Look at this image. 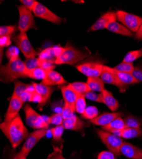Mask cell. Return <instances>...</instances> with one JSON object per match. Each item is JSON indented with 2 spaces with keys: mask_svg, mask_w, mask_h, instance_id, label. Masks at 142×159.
I'll return each instance as SVG.
<instances>
[{
  "mask_svg": "<svg viewBox=\"0 0 142 159\" xmlns=\"http://www.w3.org/2000/svg\"><path fill=\"white\" fill-rule=\"evenodd\" d=\"M0 129L9 140L14 149H16L30 135L19 115L11 120L1 123Z\"/></svg>",
  "mask_w": 142,
  "mask_h": 159,
  "instance_id": "1",
  "label": "cell"
},
{
  "mask_svg": "<svg viewBox=\"0 0 142 159\" xmlns=\"http://www.w3.org/2000/svg\"><path fill=\"white\" fill-rule=\"evenodd\" d=\"M28 71L24 62L19 57L10 60L7 64L1 66L0 78L2 82L10 84L18 78H28Z\"/></svg>",
  "mask_w": 142,
  "mask_h": 159,
  "instance_id": "2",
  "label": "cell"
},
{
  "mask_svg": "<svg viewBox=\"0 0 142 159\" xmlns=\"http://www.w3.org/2000/svg\"><path fill=\"white\" fill-rule=\"evenodd\" d=\"M91 54L89 51H82L74 48L73 46L68 43L57 57L56 64H69L73 65L79 62Z\"/></svg>",
  "mask_w": 142,
  "mask_h": 159,
  "instance_id": "3",
  "label": "cell"
},
{
  "mask_svg": "<svg viewBox=\"0 0 142 159\" xmlns=\"http://www.w3.org/2000/svg\"><path fill=\"white\" fill-rule=\"evenodd\" d=\"M96 131L99 139L108 150L117 157H120L121 155V148L124 143L123 139L103 129H96Z\"/></svg>",
  "mask_w": 142,
  "mask_h": 159,
  "instance_id": "4",
  "label": "cell"
},
{
  "mask_svg": "<svg viewBox=\"0 0 142 159\" xmlns=\"http://www.w3.org/2000/svg\"><path fill=\"white\" fill-rule=\"evenodd\" d=\"M24 111L25 115V122L31 127L34 129H48V119H45L38 114L29 104H25L24 107Z\"/></svg>",
  "mask_w": 142,
  "mask_h": 159,
  "instance_id": "5",
  "label": "cell"
},
{
  "mask_svg": "<svg viewBox=\"0 0 142 159\" xmlns=\"http://www.w3.org/2000/svg\"><path fill=\"white\" fill-rule=\"evenodd\" d=\"M19 13V19L18 30L21 33H26L31 29H36V25L32 11L24 5L18 7Z\"/></svg>",
  "mask_w": 142,
  "mask_h": 159,
  "instance_id": "6",
  "label": "cell"
},
{
  "mask_svg": "<svg viewBox=\"0 0 142 159\" xmlns=\"http://www.w3.org/2000/svg\"><path fill=\"white\" fill-rule=\"evenodd\" d=\"M48 132V129H38L29 135L25 140L21 152L16 156V157H25L28 155L34 146L39 142Z\"/></svg>",
  "mask_w": 142,
  "mask_h": 159,
  "instance_id": "7",
  "label": "cell"
},
{
  "mask_svg": "<svg viewBox=\"0 0 142 159\" xmlns=\"http://www.w3.org/2000/svg\"><path fill=\"white\" fill-rule=\"evenodd\" d=\"M117 19L133 33H136L142 24V17L123 10L116 11Z\"/></svg>",
  "mask_w": 142,
  "mask_h": 159,
  "instance_id": "8",
  "label": "cell"
},
{
  "mask_svg": "<svg viewBox=\"0 0 142 159\" xmlns=\"http://www.w3.org/2000/svg\"><path fill=\"white\" fill-rule=\"evenodd\" d=\"M13 40L25 58L35 57L37 53L31 45L26 33H20L16 36L13 38Z\"/></svg>",
  "mask_w": 142,
  "mask_h": 159,
  "instance_id": "9",
  "label": "cell"
},
{
  "mask_svg": "<svg viewBox=\"0 0 142 159\" xmlns=\"http://www.w3.org/2000/svg\"><path fill=\"white\" fill-rule=\"evenodd\" d=\"M103 65L96 62H87L76 66L81 73L89 77H99L103 70Z\"/></svg>",
  "mask_w": 142,
  "mask_h": 159,
  "instance_id": "10",
  "label": "cell"
},
{
  "mask_svg": "<svg viewBox=\"0 0 142 159\" xmlns=\"http://www.w3.org/2000/svg\"><path fill=\"white\" fill-rule=\"evenodd\" d=\"M33 12L36 17L43 19L55 24H59L63 20L62 18L56 15L54 13L39 2H38Z\"/></svg>",
  "mask_w": 142,
  "mask_h": 159,
  "instance_id": "11",
  "label": "cell"
},
{
  "mask_svg": "<svg viewBox=\"0 0 142 159\" xmlns=\"http://www.w3.org/2000/svg\"><path fill=\"white\" fill-rule=\"evenodd\" d=\"M34 89L40 98V101L38 102V107L41 108L46 104L51 97L52 94L53 93L54 89L52 86L45 85L44 84L32 83Z\"/></svg>",
  "mask_w": 142,
  "mask_h": 159,
  "instance_id": "12",
  "label": "cell"
},
{
  "mask_svg": "<svg viewBox=\"0 0 142 159\" xmlns=\"http://www.w3.org/2000/svg\"><path fill=\"white\" fill-rule=\"evenodd\" d=\"M117 20V15L115 11H108L103 14L89 28V31H95L107 29L108 25Z\"/></svg>",
  "mask_w": 142,
  "mask_h": 159,
  "instance_id": "13",
  "label": "cell"
},
{
  "mask_svg": "<svg viewBox=\"0 0 142 159\" xmlns=\"http://www.w3.org/2000/svg\"><path fill=\"white\" fill-rule=\"evenodd\" d=\"M100 78L105 84L113 85L117 87L121 92H125L127 88L128 87L120 82L117 76L109 70L108 66H107L104 65V66H103V70Z\"/></svg>",
  "mask_w": 142,
  "mask_h": 159,
  "instance_id": "14",
  "label": "cell"
},
{
  "mask_svg": "<svg viewBox=\"0 0 142 159\" xmlns=\"http://www.w3.org/2000/svg\"><path fill=\"white\" fill-rule=\"evenodd\" d=\"M24 103L19 98L11 96L8 110L5 115L4 121H9L16 118L19 115V112Z\"/></svg>",
  "mask_w": 142,
  "mask_h": 159,
  "instance_id": "15",
  "label": "cell"
},
{
  "mask_svg": "<svg viewBox=\"0 0 142 159\" xmlns=\"http://www.w3.org/2000/svg\"><path fill=\"white\" fill-rule=\"evenodd\" d=\"M121 153L130 159H142V149L127 142L124 141Z\"/></svg>",
  "mask_w": 142,
  "mask_h": 159,
  "instance_id": "16",
  "label": "cell"
},
{
  "mask_svg": "<svg viewBox=\"0 0 142 159\" xmlns=\"http://www.w3.org/2000/svg\"><path fill=\"white\" fill-rule=\"evenodd\" d=\"M60 89L64 101V104L68 105L69 107L75 110V104L79 94L73 90L70 84L68 85H62Z\"/></svg>",
  "mask_w": 142,
  "mask_h": 159,
  "instance_id": "17",
  "label": "cell"
},
{
  "mask_svg": "<svg viewBox=\"0 0 142 159\" xmlns=\"http://www.w3.org/2000/svg\"><path fill=\"white\" fill-rule=\"evenodd\" d=\"M122 116H123V113L121 112H107L98 115L93 120H90V123L95 125L101 126L102 127L110 124L115 118Z\"/></svg>",
  "mask_w": 142,
  "mask_h": 159,
  "instance_id": "18",
  "label": "cell"
},
{
  "mask_svg": "<svg viewBox=\"0 0 142 159\" xmlns=\"http://www.w3.org/2000/svg\"><path fill=\"white\" fill-rule=\"evenodd\" d=\"M62 126L64 129L82 132L88 125L80 118L74 115L72 117L64 120Z\"/></svg>",
  "mask_w": 142,
  "mask_h": 159,
  "instance_id": "19",
  "label": "cell"
},
{
  "mask_svg": "<svg viewBox=\"0 0 142 159\" xmlns=\"http://www.w3.org/2000/svg\"><path fill=\"white\" fill-rule=\"evenodd\" d=\"M126 127H127L124 120L122 118V116H120L115 118L110 124L102 127L101 129L119 136L121 130H124Z\"/></svg>",
  "mask_w": 142,
  "mask_h": 159,
  "instance_id": "20",
  "label": "cell"
},
{
  "mask_svg": "<svg viewBox=\"0 0 142 159\" xmlns=\"http://www.w3.org/2000/svg\"><path fill=\"white\" fill-rule=\"evenodd\" d=\"M41 83L45 85L53 86L64 85L66 83V81L60 73L54 70H51L48 71L47 76Z\"/></svg>",
  "mask_w": 142,
  "mask_h": 159,
  "instance_id": "21",
  "label": "cell"
},
{
  "mask_svg": "<svg viewBox=\"0 0 142 159\" xmlns=\"http://www.w3.org/2000/svg\"><path fill=\"white\" fill-rule=\"evenodd\" d=\"M101 96L102 103L105 104L112 111L114 112L118 110L120 106L119 102L113 97L112 92L105 89L101 92Z\"/></svg>",
  "mask_w": 142,
  "mask_h": 159,
  "instance_id": "22",
  "label": "cell"
},
{
  "mask_svg": "<svg viewBox=\"0 0 142 159\" xmlns=\"http://www.w3.org/2000/svg\"><path fill=\"white\" fill-rule=\"evenodd\" d=\"M108 68L112 72H113L117 76L120 82L126 87H128V85H135L137 84H140V82L133 77L131 73L119 71L115 70L113 68L108 67Z\"/></svg>",
  "mask_w": 142,
  "mask_h": 159,
  "instance_id": "23",
  "label": "cell"
},
{
  "mask_svg": "<svg viewBox=\"0 0 142 159\" xmlns=\"http://www.w3.org/2000/svg\"><path fill=\"white\" fill-rule=\"evenodd\" d=\"M107 29L113 33L121 34L122 36L131 37L133 35L132 32L130 30H128L124 25L119 24L116 21L110 23L108 25Z\"/></svg>",
  "mask_w": 142,
  "mask_h": 159,
  "instance_id": "24",
  "label": "cell"
},
{
  "mask_svg": "<svg viewBox=\"0 0 142 159\" xmlns=\"http://www.w3.org/2000/svg\"><path fill=\"white\" fill-rule=\"evenodd\" d=\"M122 139H130L142 136V129L141 128H131L126 127L121 130L119 136Z\"/></svg>",
  "mask_w": 142,
  "mask_h": 159,
  "instance_id": "25",
  "label": "cell"
},
{
  "mask_svg": "<svg viewBox=\"0 0 142 159\" xmlns=\"http://www.w3.org/2000/svg\"><path fill=\"white\" fill-rule=\"evenodd\" d=\"M90 89L93 91L102 92L105 90V83L99 77H89L87 82Z\"/></svg>",
  "mask_w": 142,
  "mask_h": 159,
  "instance_id": "26",
  "label": "cell"
},
{
  "mask_svg": "<svg viewBox=\"0 0 142 159\" xmlns=\"http://www.w3.org/2000/svg\"><path fill=\"white\" fill-rule=\"evenodd\" d=\"M57 57L56 54L54 47H48L40 52L38 59L49 61L52 63L56 64V61Z\"/></svg>",
  "mask_w": 142,
  "mask_h": 159,
  "instance_id": "27",
  "label": "cell"
},
{
  "mask_svg": "<svg viewBox=\"0 0 142 159\" xmlns=\"http://www.w3.org/2000/svg\"><path fill=\"white\" fill-rule=\"evenodd\" d=\"M124 120L127 127L141 128L142 127V116L128 115L124 118Z\"/></svg>",
  "mask_w": 142,
  "mask_h": 159,
  "instance_id": "28",
  "label": "cell"
},
{
  "mask_svg": "<svg viewBox=\"0 0 142 159\" xmlns=\"http://www.w3.org/2000/svg\"><path fill=\"white\" fill-rule=\"evenodd\" d=\"M49 71H47L40 67L28 71V78L34 80H44L47 76Z\"/></svg>",
  "mask_w": 142,
  "mask_h": 159,
  "instance_id": "29",
  "label": "cell"
},
{
  "mask_svg": "<svg viewBox=\"0 0 142 159\" xmlns=\"http://www.w3.org/2000/svg\"><path fill=\"white\" fill-rule=\"evenodd\" d=\"M31 85L25 84L19 81V80H16L14 81V90L13 92L12 96H16L19 98L24 92L28 90Z\"/></svg>",
  "mask_w": 142,
  "mask_h": 159,
  "instance_id": "30",
  "label": "cell"
},
{
  "mask_svg": "<svg viewBox=\"0 0 142 159\" xmlns=\"http://www.w3.org/2000/svg\"><path fill=\"white\" fill-rule=\"evenodd\" d=\"M70 85L79 95L85 96V94L87 92L91 90L90 89L87 84L85 82H73L71 84H70Z\"/></svg>",
  "mask_w": 142,
  "mask_h": 159,
  "instance_id": "31",
  "label": "cell"
},
{
  "mask_svg": "<svg viewBox=\"0 0 142 159\" xmlns=\"http://www.w3.org/2000/svg\"><path fill=\"white\" fill-rule=\"evenodd\" d=\"M141 57H142V48L139 50L129 52L125 56L122 62L133 63V62Z\"/></svg>",
  "mask_w": 142,
  "mask_h": 159,
  "instance_id": "32",
  "label": "cell"
},
{
  "mask_svg": "<svg viewBox=\"0 0 142 159\" xmlns=\"http://www.w3.org/2000/svg\"><path fill=\"white\" fill-rule=\"evenodd\" d=\"M98 108L96 107H94V106H91V107H87L84 113L81 115L82 118L91 120L98 116Z\"/></svg>",
  "mask_w": 142,
  "mask_h": 159,
  "instance_id": "33",
  "label": "cell"
},
{
  "mask_svg": "<svg viewBox=\"0 0 142 159\" xmlns=\"http://www.w3.org/2000/svg\"><path fill=\"white\" fill-rule=\"evenodd\" d=\"M115 70L119 71L124 72V73H132L135 67L133 63L130 62H122L118 65H117L115 67L113 68Z\"/></svg>",
  "mask_w": 142,
  "mask_h": 159,
  "instance_id": "34",
  "label": "cell"
},
{
  "mask_svg": "<svg viewBox=\"0 0 142 159\" xmlns=\"http://www.w3.org/2000/svg\"><path fill=\"white\" fill-rule=\"evenodd\" d=\"M86 101L84 96L79 95L75 104V111L82 115L86 109Z\"/></svg>",
  "mask_w": 142,
  "mask_h": 159,
  "instance_id": "35",
  "label": "cell"
},
{
  "mask_svg": "<svg viewBox=\"0 0 142 159\" xmlns=\"http://www.w3.org/2000/svg\"><path fill=\"white\" fill-rule=\"evenodd\" d=\"M64 130V128L62 126V125H57L55 127L51 129L50 132H51L52 136H53V138L54 141L56 142L61 141Z\"/></svg>",
  "mask_w": 142,
  "mask_h": 159,
  "instance_id": "36",
  "label": "cell"
},
{
  "mask_svg": "<svg viewBox=\"0 0 142 159\" xmlns=\"http://www.w3.org/2000/svg\"><path fill=\"white\" fill-rule=\"evenodd\" d=\"M48 122L49 124H53L56 126L61 125L64 122V118L61 113H56L48 118Z\"/></svg>",
  "mask_w": 142,
  "mask_h": 159,
  "instance_id": "37",
  "label": "cell"
},
{
  "mask_svg": "<svg viewBox=\"0 0 142 159\" xmlns=\"http://www.w3.org/2000/svg\"><path fill=\"white\" fill-rule=\"evenodd\" d=\"M25 67H26L28 71L34 70L36 68L39 67V62H38V58L31 57V58H25L24 61Z\"/></svg>",
  "mask_w": 142,
  "mask_h": 159,
  "instance_id": "38",
  "label": "cell"
},
{
  "mask_svg": "<svg viewBox=\"0 0 142 159\" xmlns=\"http://www.w3.org/2000/svg\"><path fill=\"white\" fill-rule=\"evenodd\" d=\"M16 30V25H4L0 28V36H10Z\"/></svg>",
  "mask_w": 142,
  "mask_h": 159,
  "instance_id": "39",
  "label": "cell"
},
{
  "mask_svg": "<svg viewBox=\"0 0 142 159\" xmlns=\"http://www.w3.org/2000/svg\"><path fill=\"white\" fill-rule=\"evenodd\" d=\"M6 56L9 61L16 59L20 57L19 54V48H16V47L8 48L6 52Z\"/></svg>",
  "mask_w": 142,
  "mask_h": 159,
  "instance_id": "40",
  "label": "cell"
},
{
  "mask_svg": "<svg viewBox=\"0 0 142 159\" xmlns=\"http://www.w3.org/2000/svg\"><path fill=\"white\" fill-rule=\"evenodd\" d=\"M75 111V110H73L72 108L69 107L68 105L64 104V107L62 108L61 111V114L63 116L64 120H66V119L72 117L74 115Z\"/></svg>",
  "mask_w": 142,
  "mask_h": 159,
  "instance_id": "41",
  "label": "cell"
},
{
  "mask_svg": "<svg viewBox=\"0 0 142 159\" xmlns=\"http://www.w3.org/2000/svg\"><path fill=\"white\" fill-rule=\"evenodd\" d=\"M54 150L48 155L47 159H66L62 155L61 148L53 146Z\"/></svg>",
  "mask_w": 142,
  "mask_h": 159,
  "instance_id": "42",
  "label": "cell"
},
{
  "mask_svg": "<svg viewBox=\"0 0 142 159\" xmlns=\"http://www.w3.org/2000/svg\"><path fill=\"white\" fill-rule=\"evenodd\" d=\"M84 97L85 99H87L89 100L102 103L101 94H96V92H94V91L90 90V91L87 92V93L85 94Z\"/></svg>",
  "mask_w": 142,
  "mask_h": 159,
  "instance_id": "43",
  "label": "cell"
},
{
  "mask_svg": "<svg viewBox=\"0 0 142 159\" xmlns=\"http://www.w3.org/2000/svg\"><path fill=\"white\" fill-rule=\"evenodd\" d=\"M38 62H39V67L41 68H43L47 71L54 70V69L56 67L54 64L52 63L49 61H47L38 59Z\"/></svg>",
  "mask_w": 142,
  "mask_h": 159,
  "instance_id": "44",
  "label": "cell"
},
{
  "mask_svg": "<svg viewBox=\"0 0 142 159\" xmlns=\"http://www.w3.org/2000/svg\"><path fill=\"white\" fill-rule=\"evenodd\" d=\"M98 159H117V158L110 151H103L98 155Z\"/></svg>",
  "mask_w": 142,
  "mask_h": 159,
  "instance_id": "45",
  "label": "cell"
},
{
  "mask_svg": "<svg viewBox=\"0 0 142 159\" xmlns=\"http://www.w3.org/2000/svg\"><path fill=\"white\" fill-rule=\"evenodd\" d=\"M131 74L140 83L142 82V66H138L136 67H135Z\"/></svg>",
  "mask_w": 142,
  "mask_h": 159,
  "instance_id": "46",
  "label": "cell"
},
{
  "mask_svg": "<svg viewBox=\"0 0 142 159\" xmlns=\"http://www.w3.org/2000/svg\"><path fill=\"white\" fill-rule=\"evenodd\" d=\"M11 43L10 36H0V47L1 49L9 47Z\"/></svg>",
  "mask_w": 142,
  "mask_h": 159,
  "instance_id": "47",
  "label": "cell"
},
{
  "mask_svg": "<svg viewBox=\"0 0 142 159\" xmlns=\"http://www.w3.org/2000/svg\"><path fill=\"white\" fill-rule=\"evenodd\" d=\"M20 2L32 11L38 3V2H36V0H21Z\"/></svg>",
  "mask_w": 142,
  "mask_h": 159,
  "instance_id": "48",
  "label": "cell"
},
{
  "mask_svg": "<svg viewBox=\"0 0 142 159\" xmlns=\"http://www.w3.org/2000/svg\"><path fill=\"white\" fill-rule=\"evenodd\" d=\"M135 38L136 39H138V40H142V24L140 26V28L137 32L135 33Z\"/></svg>",
  "mask_w": 142,
  "mask_h": 159,
  "instance_id": "49",
  "label": "cell"
},
{
  "mask_svg": "<svg viewBox=\"0 0 142 159\" xmlns=\"http://www.w3.org/2000/svg\"><path fill=\"white\" fill-rule=\"evenodd\" d=\"M14 159H26V158L25 157H15Z\"/></svg>",
  "mask_w": 142,
  "mask_h": 159,
  "instance_id": "50",
  "label": "cell"
}]
</instances>
